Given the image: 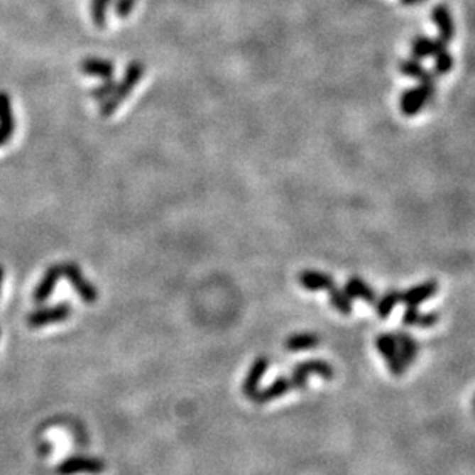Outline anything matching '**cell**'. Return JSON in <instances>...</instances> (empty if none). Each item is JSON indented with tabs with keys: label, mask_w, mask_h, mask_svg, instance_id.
Listing matches in <instances>:
<instances>
[{
	"label": "cell",
	"mask_w": 475,
	"mask_h": 475,
	"mask_svg": "<svg viewBox=\"0 0 475 475\" xmlns=\"http://www.w3.org/2000/svg\"><path fill=\"white\" fill-rule=\"evenodd\" d=\"M2 281H4V267L0 266V288H2Z\"/></svg>",
	"instance_id": "cell-31"
},
{
	"label": "cell",
	"mask_w": 475,
	"mask_h": 475,
	"mask_svg": "<svg viewBox=\"0 0 475 475\" xmlns=\"http://www.w3.org/2000/svg\"><path fill=\"white\" fill-rule=\"evenodd\" d=\"M321 338L313 334V332H301V334H293L285 339V349L290 352H302L310 351V349L318 347Z\"/></svg>",
	"instance_id": "cell-18"
},
{
	"label": "cell",
	"mask_w": 475,
	"mask_h": 475,
	"mask_svg": "<svg viewBox=\"0 0 475 475\" xmlns=\"http://www.w3.org/2000/svg\"><path fill=\"white\" fill-rule=\"evenodd\" d=\"M400 71L405 76H408V77L417 79L418 82H420V80H423L425 77H427L429 75H431L427 70L423 68V65H421L420 60H417V59H405V60H401Z\"/></svg>",
	"instance_id": "cell-22"
},
{
	"label": "cell",
	"mask_w": 475,
	"mask_h": 475,
	"mask_svg": "<svg viewBox=\"0 0 475 475\" xmlns=\"http://www.w3.org/2000/svg\"><path fill=\"white\" fill-rule=\"evenodd\" d=\"M432 21L438 26V33H440L438 39L449 45L455 34V25L449 8L446 5H437L432 10Z\"/></svg>",
	"instance_id": "cell-13"
},
{
	"label": "cell",
	"mask_w": 475,
	"mask_h": 475,
	"mask_svg": "<svg viewBox=\"0 0 475 475\" xmlns=\"http://www.w3.org/2000/svg\"><path fill=\"white\" fill-rule=\"evenodd\" d=\"M434 97L435 92H431V89H427L423 85L409 88L401 94L400 109L405 116H415L423 110L429 102H432Z\"/></svg>",
	"instance_id": "cell-5"
},
{
	"label": "cell",
	"mask_w": 475,
	"mask_h": 475,
	"mask_svg": "<svg viewBox=\"0 0 475 475\" xmlns=\"http://www.w3.org/2000/svg\"><path fill=\"white\" fill-rule=\"evenodd\" d=\"M105 471V463L96 457H84V455H73L68 457L67 460L60 462L56 468L58 475H99Z\"/></svg>",
	"instance_id": "cell-3"
},
{
	"label": "cell",
	"mask_w": 475,
	"mask_h": 475,
	"mask_svg": "<svg viewBox=\"0 0 475 475\" xmlns=\"http://www.w3.org/2000/svg\"><path fill=\"white\" fill-rule=\"evenodd\" d=\"M446 47H447V43L443 42L442 39H432V38H426V36H417V38L412 40V55H414V59L421 60L429 56H434L438 50L446 48Z\"/></svg>",
	"instance_id": "cell-16"
},
{
	"label": "cell",
	"mask_w": 475,
	"mask_h": 475,
	"mask_svg": "<svg viewBox=\"0 0 475 475\" xmlns=\"http://www.w3.org/2000/svg\"><path fill=\"white\" fill-rule=\"evenodd\" d=\"M70 315H71V306L68 302H62L56 304V306L43 307L31 312L28 318H26V322H28L30 327L39 329L43 326L56 324V322L65 321L67 318H70Z\"/></svg>",
	"instance_id": "cell-6"
},
{
	"label": "cell",
	"mask_w": 475,
	"mask_h": 475,
	"mask_svg": "<svg viewBox=\"0 0 475 475\" xmlns=\"http://www.w3.org/2000/svg\"><path fill=\"white\" fill-rule=\"evenodd\" d=\"M309 375H318L322 380H332L334 378L335 372H334V367H332L327 361L318 360V358H315V360H307V361L298 363L292 371V378H290L292 389H298V391L306 389Z\"/></svg>",
	"instance_id": "cell-2"
},
{
	"label": "cell",
	"mask_w": 475,
	"mask_h": 475,
	"mask_svg": "<svg viewBox=\"0 0 475 475\" xmlns=\"http://www.w3.org/2000/svg\"><path fill=\"white\" fill-rule=\"evenodd\" d=\"M344 292L352 300H363L367 304H375L376 302L375 290L364 280H361V278H358V276L349 278L346 285H344Z\"/></svg>",
	"instance_id": "cell-15"
},
{
	"label": "cell",
	"mask_w": 475,
	"mask_h": 475,
	"mask_svg": "<svg viewBox=\"0 0 475 475\" xmlns=\"http://www.w3.org/2000/svg\"><path fill=\"white\" fill-rule=\"evenodd\" d=\"M401 298V292L398 290H388L383 295L380 300H376V313H378L380 318H388L391 315V312L393 307L397 306Z\"/></svg>",
	"instance_id": "cell-21"
},
{
	"label": "cell",
	"mask_w": 475,
	"mask_h": 475,
	"mask_svg": "<svg viewBox=\"0 0 475 475\" xmlns=\"http://www.w3.org/2000/svg\"><path fill=\"white\" fill-rule=\"evenodd\" d=\"M0 130L10 134V136H13L16 130V118L13 114L10 96L4 92H0Z\"/></svg>",
	"instance_id": "cell-19"
},
{
	"label": "cell",
	"mask_w": 475,
	"mask_h": 475,
	"mask_svg": "<svg viewBox=\"0 0 475 475\" xmlns=\"http://www.w3.org/2000/svg\"><path fill=\"white\" fill-rule=\"evenodd\" d=\"M423 2H426V0H418V4H423Z\"/></svg>",
	"instance_id": "cell-32"
},
{
	"label": "cell",
	"mask_w": 475,
	"mask_h": 475,
	"mask_svg": "<svg viewBox=\"0 0 475 475\" xmlns=\"http://www.w3.org/2000/svg\"><path fill=\"white\" fill-rule=\"evenodd\" d=\"M437 292H438V284L435 281L421 283V284L415 285V288L403 292L400 302L405 304V306L418 307L421 302H425L429 298H432Z\"/></svg>",
	"instance_id": "cell-9"
},
{
	"label": "cell",
	"mask_w": 475,
	"mask_h": 475,
	"mask_svg": "<svg viewBox=\"0 0 475 475\" xmlns=\"http://www.w3.org/2000/svg\"><path fill=\"white\" fill-rule=\"evenodd\" d=\"M10 134H6L5 131H2V130H0V146H4V144H6V142L8 141H10Z\"/></svg>",
	"instance_id": "cell-29"
},
{
	"label": "cell",
	"mask_w": 475,
	"mask_h": 475,
	"mask_svg": "<svg viewBox=\"0 0 475 475\" xmlns=\"http://www.w3.org/2000/svg\"><path fill=\"white\" fill-rule=\"evenodd\" d=\"M144 71H146V67L142 62L139 60L130 62L127 70H125L122 80L119 84H116L111 96L107 97V99L102 101L101 104L99 114L102 116V118H110V116L119 109V105L130 96L133 88L141 82L142 76H144Z\"/></svg>",
	"instance_id": "cell-1"
},
{
	"label": "cell",
	"mask_w": 475,
	"mask_h": 475,
	"mask_svg": "<svg viewBox=\"0 0 475 475\" xmlns=\"http://www.w3.org/2000/svg\"><path fill=\"white\" fill-rule=\"evenodd\" d=\"M62 276L60 266H51L47 268V272L42 276V280L39 284L36 285V289L33 292V301L36 304H43L50 298V295L55 292L56 284L59 281V278Z\"/></svg>",
	"instance_id": "cell-8"
},
{
	"label": "cell",
	"mask_w": 475,
	"mask_h": 475,
	"mask_svg": "<svg viewBox=\"0 0 475 475\" xmlns=\"http://www.w3.org/2000/svg\"><path fill=\"white\" fill-rule=\"evenodd\" d=\"M298 281L306 290L318 292V290H330L334 288V278L329 273L318 271H302L298 275Z\"/></svg>",
	"instance_id": "cell-12"
},
{
	"label": "cell",
	"mask_w": 475,
	"mask_h": 475,
	"mask_svg": "<svg viewBox=\"0 0 475 475\" xmlns=\"http://www.w3.org/2000/svg\"><path fill=\"white\" fill-rule=\"evenodd\" d=\"M474 408H475V398H474Z\"/></svg>",
	"instance_id": "cell-33"
},
{
	"label": "cell",
	"mask_w": 475,
	"mask_h": 475,
	"mask_svg": "<svg viewBox=\"0 0 475 475\" xmlns=\"http://www.w3.org/2000/svg\"><path fill=\"white\" fill-rule=\"evenodd\" d=\"M80 71L87 76H94L99 79H113L114 64L111 60L99 58H87L80 62Z\"/></svg>",
	"instance_id": "cell-14"
},
{
	"label": "cell",
	"mask_w": 475,
	"mask_h": 475,
	"mask_svg": "<svg viewBox=\"0 0 475 475\" xmlns=\"http://www.w3.org/2000/svg\"><path fill=\"white\" fill-rule=\"evenodd\" d=\"M420 312L417 307H412V306H406L405 313H403V324L412 327L417 324V320H418Z\"/></svg>",
	"instance_id": "cell-28"
},
{
	"label": "cell",
	"mask_w": 475,
	"mask_h": 475,
	"mask_svg": "<svg viewBox=\"0 0 475 475\" xmlns=\"http://www.w3.org/2000/svg\"><path fill=\"white\" fill-rule=\"evenodd\" d=\"M434 58H435V75L449 73L454 67V58L451 56V53L447 51V47L438 50Z\"/></svg>",
	"instance_id": "cell-24"
},
{
	"label": "cell",
	"mask_w": 475,
	"mask_h": 475,
	"mask_svg": "<svg viewBox=\"0 0 475 475\" xmlns=\"http://www.w3.org/2000/svg\"><path fill=\"white\" fill-rule=\"evenodd\" d=\"M60 271H62V276H65L67 280L70 281V284L73 285V289L79 293L80 300L87 304H93L97 300V290L94 285L89 283L88 280H85L82 271H80V267L75 263H65L60 266Z\"/></svg>",
	"instance_id": "cell-4"
},
{
	"label": "cell",
	"mask_w": 475,
	"mask_h": 475,
	"mask_svg": "<svg viewBox=\"0 0 475 475\" xmlns=\"http://www.w3.org/2000/svg\"><path fill=\"white\" fill-rule=\"evenodd\" d=\"M111 0H92L89 13L97 28H105L107 25V10H109Z\"/></svg>",
	"instance_id": "cell-23"
},
{
	"label": "cell",
	"mask_w": 475,
	"mask_h": 475,
	"mask_svg": "<svg viewBox=\"0 0 475 475\" xmlns=\"http://www.w3.org/2000/svg\"><path fill=\"white\" fill-rule=\"evenodd\" d=\"M267 369H268V358L258 356L253 361L252 367L249 369L246 378H244V383H243V393L247 398L252 397L253 393L258 391L259 383H261Z\"/></svg>",
	"instance_id": "cell-11"
},
{
	"label": "cell",
	"mask_w": 475,
	"mask_h": 475,
	"mask_svg": "<svg viewBox=\"0 0 475 475\" xmlns=\"http://www.w3.org/2000/svg\"><path fill=\"white\" fill-rule=\"evenodd\" d=\"M289 391H292V381L290 378H285V376H280V378H276L272 384H268L266 389L261 391H256L250 400L256 405H266V403L276 400L283 397L284 393H288Z\"/></svg>",
	"instance_id": "cell-10"
},
{
	"label": "cell",
	"mask_w": 475,
	"mask_h": 475,
	"mask_svg": "<svg viewBox=\"0 0 475 475\" xmlns=\"http://www.w3.org/2000/svg\"><path fill=\"white\" fill-rule=\"evenodd\" d=\"M438 320H440V313H437V312H427V313H420L418 315V320H417V327H423V329H427V327H432L435 326Z\"/></svg>",
	"instance_id": "cell-26"
},
{
	"label": "cell",
	"mask_w": 475,
	"mask_h": 475,
	"mask_svg": "<svg viewBox=\"0 0 475 475\" xmlns=\"http://www.w3.org/2000/svg\"><path fill=\"white\" fill-rule=\"evenodd\" d=\"M330 306L338 310L343 315H351L352 312V298L344 292V289H337L335 285L329 290Z\"/></svg>",
	"instance_id": "cell-20"
},
{
	"label": "cell",
	"mask_w": 475,
	"mask_h": 475,
	"mask_svg": "<svg viewBox=\"0 0 475 475\" xmlns=\"http://www.w3.org/2000/svg\"><path fill=\"white\" fill-rule=\"evenodd\" d=\"M134 5H136V0H116L114 11L121 19H125V17H129L130 13L133 11Z\"/></svg>",
	"instance_id": "cell-27"
},
{
	"label": "cell",
	"mask_w": 475,
	"mask_h": 475,
	"mask_svg": "<svg viewBox=\"0 0 475 475\" xmlns=\"http://www.w3.org/2000/svg\"><path fill=\"white\" fill-rule=\"evenodd\" d=\"M401 4L403 5H415V4H418V0H401Z\"/></svg>",
	"instance_id": "cell-30"
},
{
	"label": "cell",
	"mask_w": 475,
	"mask_h": 475,
	"mask_svg": "<svg viewBox=\"0 0 475 475\" xmlns=\"http://www.w3.org/2000/svg\"><path fill=\"white\" fill-rule=\"evenodd\" d=\"M114 87H116V82L113 79H105L104 84L94 87L92 92H89V96H92L93 99L102 102L107 99V97L111 96V93L114 92Z\"/></svg>",
	"instance_id": "cell-25"
},
{
	"label": "cell",
	"mask_w": 475,
	"mask_h": 475,
	"mask_svg": "<svg viewBox=\"0 0 475 475\" xmlns=\"http://www.w3.org/2000/svg\"><path fill=\"white\" fill-rule=\"evenodd\" d=\"M375 344H376V349H378V352L381 354V356L386 360L392 375L401 376L403 373H405L406 364L403 363V360L398 355L397 342H395V337H393V334H380L375 339Z\"/></svg>",
	"instance_id": "cell-7"
},
{
	"label": "cell",
	"mask_w": 475,
	"mask_h": 475,
	"mask_svg": "<svg viewBox=\"0 0 475 475\" xmlns=\"http://www.w3.org/2000/svg\"><path fill=\"white\" fill-rule=\"evenodd\" d=\"M393 337H395L397 351H398V355L403 360V363L406 364V367L414 364L415 358L418 355V343L409 334H406V332H403V330L395 332Z\"/></svg>",
	"instance_id": "cell-17"
}]
</instances>
